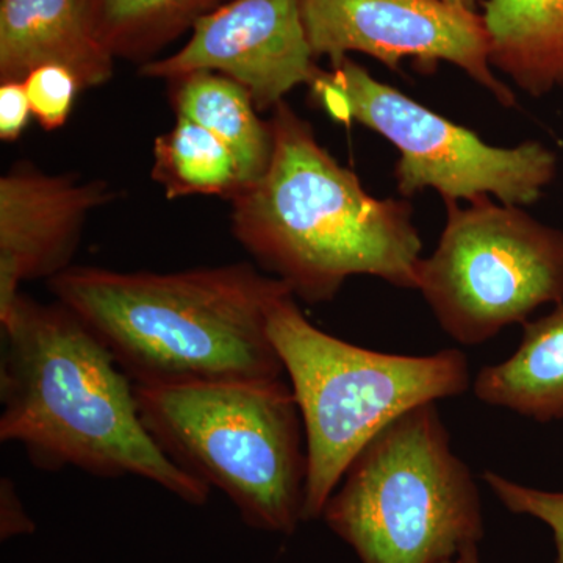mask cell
Listing matches in <instances>:
<instances>
[{
    "label": "cell",
    "instance_id": "cell-13",
    "mask_svg": "<svg viewBox=\"0 0 563 563\" xmlns=\"http://www.w3.org/2000/svg\"><path fill=\"white\" fill-rule=\"evenodd\" d=\"M481 402L537 422L563 420V302L523 324L507 361L483 366L473 380Z\"/></svg>",
    "mask_w": 563,
    "mask_h": 563
},
{
    "label": "cell",
    "instance_id": "cell-3",
    "mask_svg": "<svg viewBox=\"0 0 563 563\" xmlns=\"http://www.w3.org/2000/svg\"><path fill=\"white\" fill-rule=\"evenodd\" d=\"M269 124L268 168L231 201L233 236L263 272L310 303L332 301L354 276L417 290L422 243L410 203L368 195L288 103Z\"/></svg>",
    "mask_w": 563,
    "mask_h": 563
},
{
    "label": "cell",
    "instance_id": "cell-8",
    "mask_svg": "<svg viewBox=\"0 0 563 563\" xmlns=\"http://www.w3.org/2000/svg\"><path fill=\"white\" fill-rule=\"evenodd\" d=\"M309 87L312 101L332 120L358 122L399 151L395 179L404 198L435 190L443 201L493 196L510 206H532L558 174V157L539 141L490 146L477 133L374 79L350 57L331 70L318 69Z\"/></svg>",
    "mask_w": 563,
    "mask_h": 563
},
{
    "label": "cell",
    "instance_id": "cell-14",
    "mask_svg": "<svg viewBox=\"0 0 563 563\" xmlns=\"http://www.w3.org/2000/svg\"><path fill=\"white\" fill-rule=\"evenodd\" d=\"M490 65L533 98L563 88V0H485Z\"/></svg>",
    "mask_w": 563,
    "mask_h": 563
},
{
    "label": "cell",
    "instance_id": "cell-20",
    "mask_svg": "<svg viewBox=\"0 0 563 563\" xmlns=\"http://www.w3.org/2000/svg\"><path fill=\"white\" fill-rule=\"evenodd\" d=\"M32 114L24 81H2L0 84V140L21 139Z\"/></svg>",
    "mask_w": 563,
    "mask_h": 563
},
{
    "label": "cell",
    "instance_id": "cell-10",
    "mask_svg": "<svg viewBox=\"0 0 563 563\" xmlns=\"http://www.w3.org/2000/svg\"><path fill=\"white\" fill-rule=\"evenodd\" d=\"M313 60L302 0H229L195 22L180 51L143 63L140 74L165 80L198 70L222 74L266 111L313 80L320 69Z\"/></svg>",
    "mask_w": 563,
    "mask_h": 563
},
{
    "label": "cell",
    "instance_id": "cell-2",
    "mask_svg": "<svg viewBox=\"0 0 563 563\" xmlns=\"http://www.w3.org/2000/svg\"><path fill=\"white\" fill-rule=\"evenodd\" d=\"M47 285L135 385L285 376L269 317L292 292L250 263L177 273L70 266Z\"/></svg>",
    "mask_w": 563,
    "mask_h": 563
},
{
    "label": "cell",
    "instance_id": "cell-7",
    "mask_svg": "<svg viewBox=\"0 0 563 563\" xmlns=\"http://www.w3.org/2000/svg\"><path fill=\"white\" fill-rule=\"evenodd\" d=\"M437 250L421 258L417 290L451 339L466 346L563 302V232L492 196L444 201Z\"/></svg>",
    "mask_w": 563,
    "mask_h": 563
},
{
    "label": "cell",
    "instance_id": "cell-21",
    "mask_svg": "<svg viewBox=\"0 0 563 563\" xmlns=\"http://www.w3.org/2000/svg\"><path fill=\"white\" fill-rule=\"evenodd\" d=\"M457 559L461 563H481L479 548L477 544H472V547L465 548Z\"/></svg>",
    "mask_w": 563,
    "mask_h": 563
},
{
    "label": "cell",
    "instance_id": "cell-12",
    "mask_svg": "<svg viewBox=\"0 0 563 563\" xmlns=\"http://www.w3.org/2000/svg\"><path fill=\"white\" fill-rule=\"evenodd\" d=\"M43 65H62L81 90L113 77L114 57L96 38L87 0H0V81H22Z\"/></svg>",
    "mask_w": 563,
    "mask_h": 563
},
{
    "label": "cell",
    "instance_id": "cell-22",
    "mask_svg": "<svg viewBox=\"0 0 563 563\" xmlns=\"http://www.w3.org/2000/svg\"><path fill=\"white\" fill-rule=\"evenodd\" d=\"M454 5L463 7V9L477 11V0H446Z\"/></svg>",
    "mask_w": 563,
    "mask_h": 563
},
{
    "label": "cell",
    "instance_id": "cell-19",
    "mask_svg": "<svg viewBox=\"0 0 563 563\" xmlns=\"http://www.w3.org/2000/svg\"><path fill=\"white\" fill-rule=\"evenodd\" d=\"M483 479L507 510L536 518L551 529L555 544V563H563V492L528 487L495 472H485Z\"/></svg>",
    "mask_w": 563,
    "mask_h": 563
},
{
    "label": "cell",
    "instance_id": "cell-17",
    "mask_svg": "<svg viewBox=\"0 0 563 563\" xmlns=\"http://www.w3.org/2000/svg\"><path fill=\"white\" fill-rule=\"evenodd\" d=\"M224 0H87L96 38L114 58L151 62Z\"/></svg>",
    "mask_w": 563,
    "mask_h": 563
},
{
    "label": "cell",
    "instance_id": "cell-9",
    "mask_svg": "<svg viewBox=\"0 0 563 563\" xmlns=\"http://www.w3.org/2000/svg\"><path fill=\"white\" fill-rule=\"evenodd\" d=\"M302 20L314 58L340 65L369 55L398 70L406 58L422 66L448 62L512 107L514 91L493 73L483 14L446 0H302Z\"/></svg>",
    "mask_w": 563,
    "mask_h": 563
},
{
    "label": "cell",
    "instance_id": "cell-1",
    "mask_svg": "<svg viewBox=\"0 0 563 563\" xmlns=\"http://www.w3.org/2000/svg\"><path fill=\"white\" fill-rule=\"evenodd\" d=\"M0 324L2 442L21 444L41 470L135 476L192 506L207 503L211 488L155 442L135 384L76 314L21 292Z\"/></svg>",
    "mask_w": 563,
    "mask_h": 563
},
{
    "label": "cell",
    "instance_id": "cell-15",
    "mask_svg": "<svg viewBox=\"0 0 563 563\" xmlns=\"http://www.w3.org/2000/svg\"><path fill=\"white\" fill-rule=\"evenodd\" d=\"M166 81L176 118L196 122L221 140L239 162L247 187L261 179L272 161L273 132L269 121L258 118L251 92L209 70Z\"/></svg>",
    "mask_w": 563,
    "mask_h": 563
},
{
    "label": "cell",
    "instance_id": "cell-23",
    "mask_svg": "<svg viewBox=\"0 0 563 563\" xmlns=\"http://www.w3.org/2000/svg\"><path fill=\"white\" fill-rule=\"evenodd\" d=\"M443 563H461V562H459V559H455V561H448V562H443Z\"/></svg>",
    "mask_w": 563,
    "mask_h": 563
},
{
    "label": "cell",
    "instance_id": "cell-6",
    "mask_svg": "<svg viewBox=\"0 0 563 563\" xmlns=\"http://www.w3.org/2000/svg\"><path fill=\"white\" fill-rule=\"evenodd\" d=\"M361 563H443L484 539L479 488L437 402L366 444L321 515Z\"/></svg>",
    "mask_w": 563,
    "mask_h": 563
},
{
    "label": "cell",
    "instance_id": "cell-16",
    "mask_svg": "<svg viewBox=\"0 0 563 563\" xmlns=\"http://www.w3.org/2000/svg\"><path fill=\"white\" fill-rule=\"evenodd\" d=\"M152 179L172 201L196 195L232 201L247 188L228 146L202 125L184 118H177L172 131L155 139Z\"/></svg>",
    "mask_w": 563,
    "mask_h": 563
},
{
    "label": "cell",
    "instance_id": "cell-11",
    "mask_svg": "<svg viewBox=\"0 0 563 563\" xmlns=\"http://www.w3.org/2000/svg\"><path fill=\"white\" fill-rule=\"evenodd\" d=\"M113 198L106 180L47 174L32 163L0 177V317L24 282L70 268L88 218Z\"/></svg>",
    "mask_w": 563,
    "mask_h": 563
},
{
    "label": "cell",
    "instance_id": "cell-4",
    "mask_svg": "<svg viewBox=\"0 0 563 563\" xmlns=\"http://www.w3.org/2000/svg\"><path fill=\"white\" fill-rule=\"evenodd\" d=\"M135 395L166 455L224 493L251 528L290 536L302 523L306 432L284 377L135 385Z\"/></svg>",
    "mask_w": 563,
    "mask_h": 563
},
{
    "label": "cell",
    "instance_id": "cell-5",
    "mask_svg": "<svg viewBox=\"0 0 563 563\" xmlns=\"http://www.w3.org/2000/svg\"><path fill=\"white\" fill-rule=\"evenodd\" d=\"M269 336L306 432L303 521L321 518L352 461L390 422L472 385L463 352L401 355L355 346L314 328L292 295L274 306Z\"/></svg>",
    "mask_w": 563,
    "mask_h": 563
},
{
    "label": "cell",
    "instance_id": "cell-18",
    "mask_svg": "<svg viewBox=\"0 0 563 563\" xmlns=\"http://www.w3.org/2000/svg\"><path fill=\"white\" fill-rule=\"evenodd\" d=\"M33 117L46 131H57L68 121L81 87L77 77L62 65H43L24 80Z\"/></svg>",
    "mask_w": 563,
    "mask_h": 563
}]
</instances>
